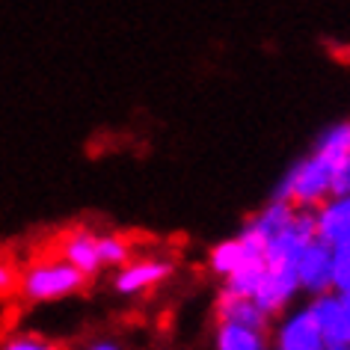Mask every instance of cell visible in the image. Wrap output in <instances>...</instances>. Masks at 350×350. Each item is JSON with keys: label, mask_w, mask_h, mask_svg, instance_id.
Segmentation results:
<instances>
[{"label": "cell", "mask_w": 350, "mask_h": 350, "mask_svg": "<svg viewBox=\"0 0 350 350\" xmlns=\"http://www.w3.org/2000/svg\"><path fill=\"white\" fill-rule=\"evenodd\" d=\"M306 306H309L312 314L318 318L329 350L350 347V306L345 303V297H341L336 288H332V291L309 297V303Z\"/></svg>", "instance_id": "4"}, {"label": "cell", "mask_w": 350, "mask_h": 350, "mask_svg": "<svg viewBox=\"0 0 350 350\" xmlns=\"http://www.w3.org/2000/svg\"><path fill=\"white\" fill-rule=\"evenodd\" d=\"M86 285V276L68 261H51L36 265L21 276V294L30 303H54L63 297L77 294Z\"/></svg>", "instance_id": "2"}, {"label": "cell", "mask_w": 350, "mask_h": 350, "mask_svg": "<svg viewBox=\"0 0 350 350\" xmlns=\"http://www.w3.org/2000/svg\"><path fill=\"white\" fill-rule=\"evenodd\" d=\"M98 252H101L104 267H125L131 261V243L122 234H101Z\"/></svg>", "instance_id": "14"}, {"label": "cell", "mask_w": 350, "mask_h": 350, "mask_svg": "<svg viewBox=\"0 0 350 350\" xmlns=\"http://www.w3.org/2000/svg\"><path fill=\"white\" fill-rule=\"evenodd\" d=\"M300 291H303L300 273H297L294 267H270L267 265V273L261 279V285H258V291L252 300L276 321V318H282L288 312V306L300 297Z\"/></svg>", "instance_id": "5"}, {"label": "cell", "mask_w": 350, "mask_h": 350, "mask_svg": "<svg viewBox=\"0 0 350 350\" xmlns=\"http://www.w3.org/2000/svg\"><path fill=\"white\" fill-rule=\"evenodd\" d=\"M318 238L332 250L350 243V193L329 196L318 208Z\"/></svg>", "instance_id": "9"}, {"label": "cell", "mask_w": 350, "mask_h": 350, "mask_svg": "<svg viewBox=\"0 0 350 350\" xmlns=\"http://www.w3.org/2000/svg\"><path fill=\"white\" fill-rule=\"evenodd\" d=\"M86 350H122V347L116 345V341H92Z\"/></svg>", "instance_id": "17"}, {"label": "cell", "mask_w": 350, "mask_h": 350, "mask_svg": "<svg viewBox=\"0 0 350 350\" xmlns=\"http://www.w3.org/2000/svg\"><path fill=\"white\" fill-rule=\"evenodd\" d=\"M217 350H270V332L241 327V323H217Z\"/></svg>", "instance_id": "11"}, {"label": "cell", "mask_w": 350, "mask_h": 350, "mask_svg": "<svg viewBox=\"0 0 350 350\" xmlns=\"http://www.w3.org/2000/svg\"><path fill=\"white\" fill-rule=\"evenodd\" d=\"M336 350H350V347H336Z\"/></svg>", "instance_id": "19"}, {"label": "cell", "mask_w": 350, "mask_h": 350, "mask_svg": "<svg viewBox=\"0 0 350 350\" xmlns=\"http://www.w3.org/2000/svg\"><path fill=\"white\" fill-rule=\"evenodd\" d=\"M172 261L166 258H137V261H128L125 267H119V273L113 276V291L122 294V297H134V294H143L148 288L161 285L163 279L172 276Z\"/></svg>", "instance_id": "6"}, {"label": "cell", "mask_w": 350, "mask_h": 350, "mask_svg": "<svg viewBox=\"0 0 350 350\" xmlns=\"http://www.w3.org/2000/svg\"><path fill=\"white\" fill-rule=\"evenodd\" d=\"M3 350H57V347L42 336H15L6 341Z\"/></svg>", "instance_id": "16"}, {"label": "cell", "mask_w": 350, "mask_h": 350, "mask_svg": "<svg viewBox=\"0 0 350 350\" xmlns=\"http://www.w3.org/2000/svg\"><path fill=\"white\" fill-rule=\"evenodd\" d=\"M347 181H350V166H347Z\"/></svg>", "instance_id": "18"}, {"label": "cell", "mask_w": 350, "mask_h": 350, "mask_svg": "<svg viewBox=\"0 0 350 350\" xmlns=\"http://www.w3.org/2000/svg\"><path fill=\"white\" fill-rule=\"evenodd\" d=\"M63 261L75 265L86 279L98 276L104 270V261H101V252H98V238H92L90 232H77V234H68L63 238Z\"/></svg>", "instance_id": "10"}, {"label": "cell", "mask_w": 350, "mask_h": 350, "mask_svg": "<svg viewBox=\"0 0 350 350\" xmlns=\"http://www.w3.org/2000/svg\"><path fill=\"white\" fill-rule=\"evenodd\" d=\"M252 256H256V252H252L247 243H243L238 234H234V238H229V241L214 243L211 252H208V267H211V273L223 282L226 276H232L234 270H238L243 261L252 258Z\"/></svg>", "instance_id": "12"}, {"label": "cell", "mask_w": 350, "mask_h": 350, "mask_svg": "<svg viewBox=\"0 0 350 350\" xmlns=\"http://www.w3.org/2000/svg\"><path fill=\"white\" fill-rule=\"evenodd\" d=\"M332 196V166L318 152L300 157L288 170L270 199H282L297 208H321Z\"/></svg>", "instance_id": "1"}, {"label": "cell", "mask_w": 350, "mask_h": 350, "mask_svg": "<svg viewBox=\"0 0 350 350\" xmlns=\"http://www.w3.org/2000/svg\"><path fill=\"white\" fill-rule=\"evenodd\" d=\"M312 152H318L323 161L332 166V170L350 166V122H338V125H329V128L318 137V143H314Z\"/></svg>", "instance_id": "13"}, {"label": "cell", "mask_w": 350, "mask_h": 350, "mask_svg": "<svg viewBox=\"0 0 350 350\" xmlns=\"http://www.w3.org/2000/svg\"><path fill=\"white\" fill-rule=\"evenodd\" d=\"M297 273H300V285L309 297L332 291V247L329 243H323L321 238L306 243L300 252V261H297Z\"/></svg>", "instance_id": "7"}, {"label": "cell", "mask_w": 350, "mask_h": 350, "mask_svg": "<svg viewBox=\"0 0 350 350\" xmlns=\"http://www.w3.org/2000/svg\"><path fill=\"white\" fill-rule=\"evenodd\" d=\"M214 314H217V323H241V327H252L261 332H270V327H273V318L252 297H238L229 291L217 294Z\"/></svg>", "instance_id": "8"}, {"label": "cell", "mask_w": 350, "mask_h": 350, "mask_svg": "<svg viewBox=\"0 0 350 350\" xmlns=\"http://www.w3.org/2000/svg\"><path fill=\"white\" fill-rule=\"evenodd\" d=\"M273 347L276 350H329L321 323L312 314L309 306H300V309L285 312L279 318L273 332Z\"/></svg>", "instance_id": "3"}, {"label": "cell", "mask_w": 350, "mask_h": 350, "mask_svg": "<svg viewBox=\"0 0 350 350\" xmlns=\"http://www.w3.org/2000/svg\"><path fill=\"white\" fill-rule=\"evenodd\" d=\"M332 288L338 294L350 291V243L332 250Z\"/></svg>", "instance_id": "15"}]
</instances>
